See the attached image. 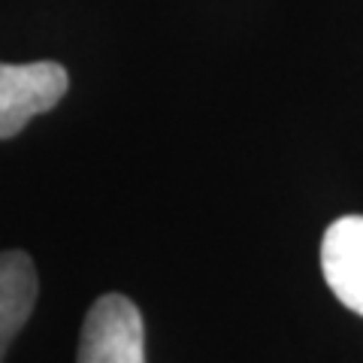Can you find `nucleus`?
Returning <instances> with one entry per match:
<instances>
[{
	"mask_svg": "<svg viewBox=\"0 0 363 363\" xmlns=\"http://www.w3.org/2000/svg\"><path fill=\"white\" fill-rule=\"evenodd\" d=\"M76 363H145V327L136 303L104 294L85 315Z\"/></svg>",
	"mask_w": 363,
	"mask_h": 363,
	"instance_id": "f257e3e1",
	"label": "nucleus"
},
{
	"mask_svg": "<svg viewBox=\"0 0 363 363\" xmlns=\"http://www.w3.org/2000/svg\"><path fill=\"white\" fill-rule=\"evenodd\" d=\"M37 267L25 252H0V363L37 303Z\"/></svg>",
	"mask_w": 363,
	"mask_h": 363,
	"instance_id": "20e7f679",
	"label": "nucleus"
},
{
	"mask_svg": "<svg viewBox=\"0 0 363 363\" xmlns=\"http://www.w3.org/2000/svg\"><path fill=\"white\" fill-rule=\"evenodd\" d=\"M321 269L345 309L363 315V215H345L321 240Z\"/></svg>",
	"mask_w": 363,
	"mask_h": 363,
	"instance_id": "7ed1b4c3",
	"label": "nucleus"
},
{
	"mask_svg": "<svg viewBox=\"0 0 363 363\" xmlns=\"http://www.w3.org/2000/svg\"><path fill=\"white\" fill-rule=\"evenodd\" d=\"M67 85V70L55 61L0 64V140L16 136L33 116L58 106Z\"/></svg>",
	"mask_w": 363,
	"mask_h": 363,
	"instance_id": "f03ea898",
	"label": "nucleus"
}]
</instances>
